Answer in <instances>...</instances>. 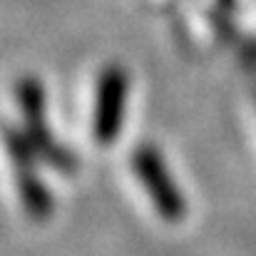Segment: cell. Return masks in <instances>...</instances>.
<instances>
[{"label": "cell", "mask_w": 256, "mask_h": 256, "mask_svg": "<svg viewBox=\"0 0 256 256\" xmlns=\"http://www.w3.org/2000/svg\"><path fill=\"white\" fill-rule=\"evenodd\" d=\"M124 102H127V80L117 72L110 70L102 75L97 87V102H94V142L102 147H110L122 127V114H124Z\"/></svg>", "instance_id": "obj_4"}, {"label": "cell", "mask_w": 256, "mask_h": 256, "mask_svg": "<svg viewBox=\"0 0 256 256\" xmlns=\"http://www.w3.org/2000/svg\"><path fill=\"white\" fill-rule=\"evenodd\" d=\"M132 170L137 174L140 184L144 186L152 206L157 209V214L164 222L176 224L186 216V199L182 196L179 186L174 184L167 162L162 160V154L152 144H142L134 150Z\"/></svg>", "instance_id": "obj_2"}, {"label": "cell", "mask_w": 256, "mask_h": 256, "mask_svg": "<svg viewBox=\"0 0 256 256\" xmlns=\"http://www.w3.org/2000/svg\"><path fill=\"white\" fill-rule=\"evenodd\" d=\"M18 104H20L22 117H25V137L35 147L38 157L45 160L48 164H52L55 170H62V172L72 170L75 167V160L52 142V134L48 130V122H45L42 87L38 85L32 78L20 80V85H18Z\"/></svg>", "instance_id": "obj_3"}, {"label": "cell", "mask_w": 256, "mask_h": 256, "mask_svg": "<svg viewBox=\"0 0 256 256\" xmlns=\"http://www.w3.org/2000/svg\"><path fill=\"white\" fill-rule=\"evenodd\" d=\"M2 144H5L8 157H10L12 179H15V189H18L22 209L30 214V219L45 222L52 214V196H50V189L38 176L35 147L30 144V140L22 132H18L12 127L2 130Z\"/></svg>", "instance_id": "obj_1"}]
</instances>
